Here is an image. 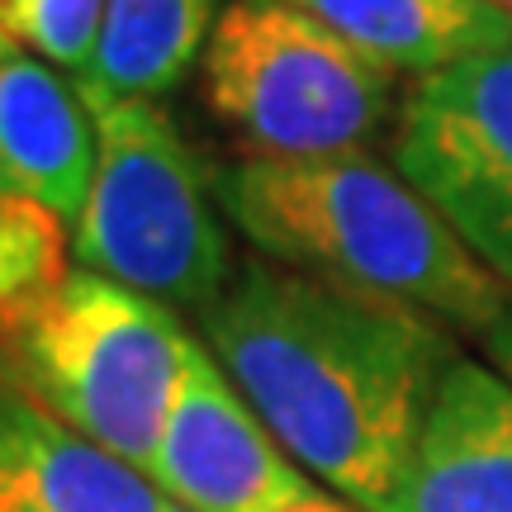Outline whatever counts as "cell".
<instances>
[{"mask_svg": "<svg viewBox=\"0 0 512 512\" xmlns=\"http://www.w3.org/2000/svg\"><path fill=\"white\" fill-rule=\"evenodd\" d=\"M209 114L252 157H337L399 114V72L290 0H228L200 53Z\"/></svg>", "mask_w": 512, "mask_h": 512, "instance_id": "277c9868", "label": "cell"}, {"mask_svg": "<svg viewBox=\"0 0 512 512\" xmlns=\"http://www.w3.org/2000/svg\"><path fill=\"white\" fill-rule=\"evenodd\" d=\"M394 512H512V380L456 356L427 408Z\"/></svg>", "mask_w": 512, "mask_h": 512, "instance_id": "ba28073f", "label": "cell"}, {"mask_svg": "<svg viewBox=\"0 0 512 512\" xmlns=\"http://www.w3.org/2000/svg\"><path fill=\"white\" fill-rule=\"evenodd\" d=\"M162 489L0 375V512H162Z\"/></svg>", "mask_w": 512, "mask_h": 512, "instance_id": "30bf717a", "label": "cell"}, {"mask_svg": "<svg viewBox=\"0 0 512 512\" xmlns=\"http://www.w3.org/2000/svg\"><path fill=\"white\" fill-rule=\"evenodd\" d=\"M219 204L266 261L413 304L451 328L484 337L512 304L451 223L370 152L247 157L219 176Z\"/></svg>", "mask_w": 512, "mask_h": 512, "instance_id": "7a4b0ae2", "label": "cell"}, {"mask_svg": "<svg viewBox=\"0 0 512 512\" xmlns=\"http://www.w3.org/2000/svg\"><path fill=\"white\" fill-rule=\"evenodd\" d=\"M91 171L95 119L81 81L0 29V195L72 223Z\"/></svg>", "mask_w": 512, "mask_h": 512, "instance_id": "9c48e42d", "label": "cell"}, {"mask_svg": "<svg viewBox=\"0 0 512 512\" xmlns=\"http://www.w3.org/2000/svg\"><path fill=\"white\" fill-rule=\"evenodd\" d=\"M100 19L105 0H0V29L72 76L91 67Z\"/></svg>", "mask_w": 512, "mask_h": 512, "instance_id": "5bb4252c", "label": "cell"}, {"mask_svg": "<svg viewBox=\"0 0 512 512\" xmlns=\"http://www.w3.org/2000/svg\"><path fill=\"white\" fill-rule=\"evenodd\" d=\"M162 512H185V508H176V503H166V508Z\"/></svg>", "mask_w": 512, "mask_h": 512, "instance_id": "e0dca14e", "label": "cell"}, {"mask_svg": "<svg viewBox=\"0 0 512 512\" xmlns=\"http://www.w3.org/2000/svg\"><path fill=\"white\" fill-rule=\"evenodd\" d=\"M95 171L67 223L81 271L110 275L166 309L204 313L228 285L223 238L200 166L157 100L86 95Z\"/></svg>", "mask_w": 512, "mask_h": 512, "instance_id": "5b68a950", "label": "cell"}, {"mask_svg": "<svg viewBox=\"0 0 512 512\" xmlns=\"http://www.w3.org/2000/svg\"><path fill=\"white\" fill-rule=\"evenodd\" d=\"M67 223L53 209L0 195V337L67 275Z\"/></svg>", "mask_w": 512, "mask_h": 512, "instance_id": "4fadbf2b", "label": "cell"}, {"mask_svg": "<svg viewBox=\"0 0 512 512\" xmlns=\"http://www.w3.org/2000/svg\"><path fill=\"white\" fill-rule=\"evenodd\" d=\"M219 15L223 0H105L81 91L157 100L200 62Z\"/></svg>", "mask_w": 512, "mask_h": 512, "instance_id": "7c38bea8", "label": "cell"}, {"mask_svg": "<svg viewBox=\"0 0 512 512\" xmlns=\"http://www.w3.org/2000/svg\"><path fill=\"white\" fill-rule=\"evenodd\" d=\"M484 351H489V361H494L498 375H508L512 380V304L498 313V323L484 332Z\"/></svg>", "mask_w": 512, "mask_h": 512, "instance_id": "9a60e30c", "label": "cell"}, {"mask_svg": "<svg viewBox=\"0 0 512 512\" xmlns=\"http://www.w3.org/2000/svg\"><path fill=\"white\" fill-rule=\"evenodd\" d=\"M147 479L185 512H285L318 489L204 342L190 347Z\"/></svg>", "mask_w": 512, "mask_h": 512, "instance_id": "52a82bcc", "label": "cell"}, {"mask_svg": "<svg viewBox=\"0 0 512 512\" xmlns=\"http://www.w3.org/2000/svg\"><path fill=\"white\" fill-rule=\"evenodd\" d=\"M200 342L313 484L356 512H394L456 361L446 323L342 280L247 261L200 313Z\"/></svg>", "mask_w": 512, "mask_h": 512, "instance_id": "6da1fadb", "label": "cell"}, {"mask_svg": "<svg viewBox=\"0 0 512 512\" xmlns=\"http://www.w3.org/2000/svg\"><path fill=\"white\" fill-rule=\"evenodd\" d=\"M498 5H508V10H512V0H498Z\"/></svg>", "mask_w": 512, "mask_h": 512, "instance_id": "ac0fdd59", "label": "cell"}, {"mask_svg": "<svg viewBox=\"0 0 512 512\" xmlns=\"http://www.w3.org/2000/svg\"><path fill=\"white\" fill-rule=\"evenodd\" d=\"M394 72H441L460 57L512 43L498 0H290Z\"/></svg>", "mask_w": 512, "mask_h": 512, "instance_id": "8fae6325", "label": "cell"}, {"mask_svg": "<svg viewBox=\"0 0 512 512\" xmlns=\"http://www.w3.org/2000/svg\"><path fill=\"white\" fill-rule=\"evenodd\" d=\"M285 512H356L347 503V498H337V494H323V489H313L309 498H299V503H290Z\"/></svg>", "mask_w": 512, "mask_h": 512, "instance_id": "2e32d148", "label": "cell"}, {"mask_svg": "<svg viewBox=\"0 0 512 512\" xmlns=\"http://www.w3.org/2000/svg\"><path fill=\"white\" fill-rule=\"evenodd\" d=\"M195 337L176 313L95 271H67L0 337V375L86 441L152 470Z\"/></svg>", "mask_w": 512, "mask_h": 512, "instance_id": "3957f363", "label": "cell"}, {"mask_svg": "<svg viewBox=\"0 0 512 512\" xmlns=\"http://www.w3.org/2000/svg\"><path fill=\"white\" fill-rule=\"evenodd\" d=\"M389 157L512 290V43L418 76L399 100Z\"/></svg>", "mask_w": 512, "mask_h": 512, "instance_id": "8992f818", "label": "cell"}]
</instances>
